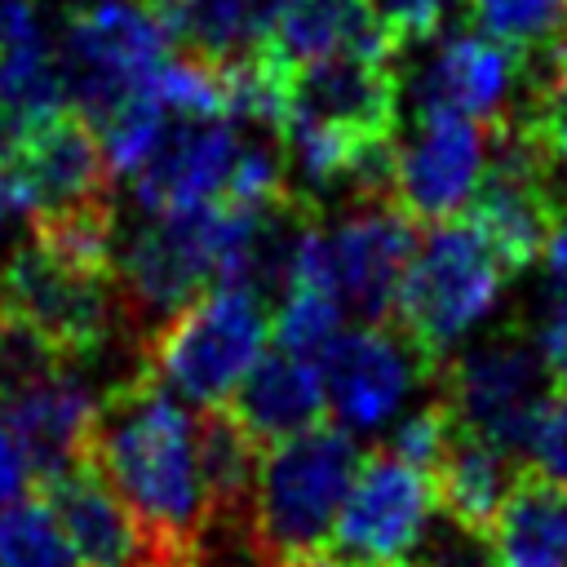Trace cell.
I'll return each instance as SVG.
<instances>
[{
    "instance_id": "obj_7",
    "label": "cell",
    "mask_w": 567,
    "mask_h": 567,
    "mask_svg": "<svg viewBox=\"0 0 567 567\" xmlns=\"http://www.w3.org/2000/svg\"><path fill=\"white\" fill-rule=\"evenodd\" d=\"M266 301L239 284H213L142 354V363L199 408L226 403L266 346Z\"/></svg>"
},
{
    "instance_id": "obj_13",
    "label": "cell",
    "mask_w": 567,
    "mask_h": 567,
    "mask_svg": "<svg viewBox=\"0 0 567 567\" xmlns=\"http://www.w3.org/2000/svg\"><path fill=\"white\" fill-rule=\"evenodd\" d=\"M487 168V124L461 111L416 115L408 133H399L394 159V199L416 221H447L465 213Z\"/></svg>"
},
{
    "instance_id": "obj_35",
    "label": "cell",
    "mask_w": 567,
    "mask_h": 567,
    "mask_svg": "<svg viewBox=\"0 0 567 567\" xmlns=\"http://www.w3.org/2000/svg\"><path fill=\"white\" fill-rule=\"evenodd\" d=\"M545 261H549V275H567V213L554 226V239L545 248Z\"/></svg>"
},
{
    "instance_id": "obj_34",
    "label": "cell",
    "mask_w": 567,
    "mask_h": 567,
    "mask_svg": "<svg viewBox=\"0 0 567 567\" xmlns=\"http://www.w3.org/2000/svg\"><path fill=\"white\" fill-rule=\"evenodd\" d=\"M13 217H22V199H18V186H13L9 168L0 164V230H4Z\"/></svg>"
},
{
    "instance_id": "obj_17",
    "label": "cell",
    "mask_w": 567,
    "mask_h": 567,
    "mask_svg": "<svg viewBox=\"0 0 567 567\" xmlns=\"http://www.w3.org/2000/svg\"><path fill=\"white\" fill-rule=\"evenodd\" d=\"M0 416L9 421L18 443L27 447L35 483H44V478L89 461L97 399H93L89 381L80 377V363L62 368L49 381H40V385L22 390L18 399L0 403Z\"/></svg>"
},
{
    "instance_id": "obj_12",
    "label": "cell",
    "mask_w": 567,
    "mask_h": 567,
    "mask_svg": "<svg viewBox=\"0 0 567 567\" xmlns=\"http://www.w3.org/2000/svg\"><path fill=\"white\" fill-rule=\"evenodd\" d=\"M434 509V478L381 443L359 465V478L337 518L332 549L368 563H403Z\"/></svg>"
},
{
    "instance_id": "obj_25",
    "label": "cell",
    "mask_w": 567,
    "mask_h": 567,
    "mask_svg": "<svg viewBox=\"0 0 567 567\" xmlns=\"http://www.w3.org/2000/svg\"><path fill=\"white\" fill-rule=\"evenodd\" d=\"M465 4L483 35L518 53H536L567 31V0H465Z\"/></svg>"
},
{
    "instance_id": "obj_11",
    "label": "cell",
    "mask_w": 567,
    "mask_h": 567,
    "mask_svg": "<svg viewBox=\"0 0 567 567\" xmlns=\"http://www.w3.org/2000/svg\"><path fill=\"white\" fill-rule=\"evenodd\" d=\"M328 235V275L346 310L363 323H390L403 270L416 252V217L394 199L346 204V213L323 226Z\"/></svg>"
},
{
    "instance_id": "obj_20",
    "label": "cell",
    "mask_w": 567,
    "mask_h": 567,
    "mask_svg": "<svg viewBox=\"0 0 567 567\" xmlns=\"http://www.w3.org/2000/svg\"><path fill=\"white\" fill-rule=\"evenodd\" d=\"M523 465L527 461L509 456L487 434H478V430H470V425H461L452 416V434H447V443H443V452H439V461L430 470L439 509L447 518H456L461 527L487 536V527H492L496 509L505 505L509 487L518 483Z\"/></svg>"
},
{
    "instance_id": "obj_24",
    "label": "cell",
    "mask_w": 567,
    "mask_h": 567,
    "mask_svg": "<svg viewBox=\"0 0 567 567\" xmlns=\"http://www.w3.org/2000/svg\"><path fill=\"white\" fill-rule=\"evenodd\" d=\"M0 567H80L62 523L40 492L0 509Z\"/></svg>"
},
{
    "instance_id": "obj_3",
    "label": "cell",
    "mask_w": 567,
    "mask_h": 567,
    "mask_svg": "<svg viewBox=\"0 0 567 567\" xmlns=\"http://www.w3.org/2000/svg\"><path fill=\"white\" fill-rule=\"evenodd\" d=\"M363 452L350 430L310 425L284 443L261 447L257 487H252V527L261 545L284 563L315 558L332 549L341 505L359 478Z\"/></svg>"
},
{
    "instance_id": "obj_22",
    "label": "cell",
    "mask_w": 567,
    "mask_h": 567,
    "mask_svg": "<svg viewBox=\"0 0 567 567\" xmlns=\"http://www.w3.org/2000/svg\"><path fill=\"white\" fill-rule=\"evenodd\" d=\"M195 421H199V470H204L208 514H252L261 443L230 416L226 403L199 408Z\"/></svg>"
},
{
    "instance_id": "obj_4",
    "label": "cell",
    "mask_w": 567,
    "mask_h": 567,
    "mask_svg": "<svg viewBox=\"0 0 567 567\" xmlns=\"http://www.w3.org/2000/svg\"><path fill=\"white\" fill-rule=\"evenodd\" d=\"M0 301L27 323H35L80 368L111 354L120 341L133 346L115 261H84L31 235L0 266Z\"/></svg>"
},
{
    "instance_id": "obj_1",
    "label": "cell",
    "mask_w": 567,
    "mask_h": 567,
    "mask_svg": "<svg viewBox=\"0 0 567 567\" xmlns=\"http://www.w3.org/2000/svg\"><path fill=\"white\" fill-rule=\"evenodd\" d=\"M89 461L159 536L168 554L182 558L190 549L208 518L199 421L146 363H133V372H124L97 399Z\"/></svg>"
},
{
    "instance_id": "obj_29",
    "label": "cell",
    "mask_w": 567,
    "mask_h": 567,
    "mask_svg": "<svg viewBox=\"0 0 567 567\" xmlns=\"http://www.w3.org/2000/svg\"><path fill=\"white\" fill-rule=\"evenodd\" d=\"M372 9L390 35V49L408 53L416 44H430L443 31L447 0H372Z\"/></svg>"
},
{
    "instance_id": "obj_19",
    "label": "cell",
    "mask_w": 567,
    "mask_h": 567,
    "mask_svg": "<svg viewBox=\"0 0 567 567\" xmlns=\"http://www.w3.org/2000/svg\"><path fill=\"white\" fill-rule=\"evenodd\" d=\"M226 408L261 447H270V443H284V439L319 425L328 399H323L319 368L275 346V350L257 354V363L244 372V381L235 385Z\"/></svg>"
},
{
    "instance_id": "obj_23",
    "label": "cell",
    "mask_w": 567,
    "mask_h": 567,
    "mask_svg": "<svg viewBox=\"0 0 567 567\" xmlns=\"http://www.w3.org/2000/svg\"><path fill=\"white\" fill-rule=\"evenodd\" d=\"M341 315H346V306H341V297L332 288H323L315 279H292L288 292L279 297V315L270 323L275 346L319 368V359L328 354V346L346 332L341 328Z\"/></svg>"
},
{
    "instance_id": "obj_8",
    "label": "cell",
    "mask_w": 567,
    "mask_h": 567,
    "mask_svg": "<svg viewBox=\"0 0 567 567\" xmlns=\"http://www.w3.org/2000/svg\"><path fill=\"white\" fill-rule=\"evenodd\" d=\"M173 35L137 0H106L71 13L62 44H58V71L66 102L89 120L102 124L120 102H128L142 84H151L155 66L173 53Z\"/></svg>"
},
{
    "instance_id": "obj_16",
    "label": "cell",
    "mask_w": 567,
    "mask_h": 567,
    "mask_svg": "<svg viewBox=\"0 0 567 567\" xmlns=\"http://www.w3.org/2000/svg\"><path fill=\"white\" fill-rule=\"evenodd\" d=\"M518 97H523V53L483 31L447 35L412 80L416 115L461 111L483 124H505L514 120Z\"/></svg>"
},
{
    "instance_id": "obj_9",
    "label": "cell",
    "mask_w": 567,
    "mask_h": 567,
    "mask_svg": "<svg viewBox=\"0 0 567 567\" xmlns=\"http://www.w3.org/2000/svg\"><path fill=\"white\" fill-rule=\"evenodd\" d=\"M399 71L394 58L328 53L284 71V120L279 128H306L363 151L399 137Z\"/></svg>"
},
{
    "instance_id": "obj_30",
    "label": "cell",
    "mask_w": 567,
    "mask_h": 567,
    "mask_svg": "<svg viewBox=\"0 0 567 567\" xmlns=\"http://www.w3.org/2000/svg\"><path fill=\"white\" fill-rule=\"evenodd\" d=\"M527 465L540 470L549 483H558L567 492V377L554 385V394H549V403L540 412V425H536Z\"/></svg>"
},
{
    "instance_id": "obj_33",
    "label": "cell",
    "mask_w": 567,
    "mask_h": 567,
    "mask_svg": "<svg viewBox=\"0 0 567 567\" xmlns=\"http://www.w3.org/2000/svg\"><path fill=\"white\" fill-rule=\"evenodd\" d=\"M292 567H403V563H368V558H350V554H337V549H323L315 558H301Z\"/></svg>"
},
{
    "instance_id": "obj_28",
    "label": "cell",
    "mask_w": 567,
    "mask_h": 567,
    "mask_svg": "<svg viewBox=\"0 0 567 567\" xmlns=\"http://www.w3.org/2000/svg\"><path fill=\"white\" fill-rule=\"evenodd\" d=\"M403 567H501V563L483 532H470L439 509L434 523H425L412 554L403 558Z\"/></svg>"
},
{
    "instance_id": "obj_26",
    "label": "cell",
    "mask_w": 567,
    "mask_h": 567,
    "mask_svg": "<svg viewBox=\"0 0 567 567\" xmlns=\"http://www.w3.org/2000/svg\"><path fill=\"white\" fill-rule=\"evenodd\" d=\"M62 368H71V359L35 323H27L0 301V403L18 399L22 390L49 381Z\"/></svg>"
},
{
    "instance_id": "obj_6",
    "label": "cell",
    "mask_w": 567,
    "mask_h": 567,
    "mask_svg": "<svg viewBox=\"0 0 567 567\" xmlns=\"http://www.w3.org/2000/svg\"><path fill=\"white\" fill-rule=\"evenodd\" d=\"M505 275V257L465 213L434 221L416 239L390 323H399L430 359L443 363L447 346L496 306Z\"/></svg>"
},
{
    "instance_id": "obj_31",
    "label": "cell",
    "mask_w": 567,
    "mask_h": 567,
    "mask_svg": "<svg viewBox=\"0 0 567 567\" xmlns=\"http://www.w3.org/2000/svg\"><path fill=\"white\" fill-rule=\"evenodd\" d=\"M31 483H35V474H31L27 447L18 443V434L9 430V421L0 416V509L13 505V501H22V496H31Z\"/></svg>"
},
{
    "instance_id": "obj_14",
    "label": "cell",
    "mask_w": 567,
    "mask_h": 567,
    "mask_svg": "<svg viewBox=\"0 0 567 567\" xmlns=\"http://www.w3.org/2000/svg\"><path fill=\"white\" fill-rule=\"evenodd\" d=\"M35 492L62 523L84 567H182V558L159 545V536L133 514V505L102 478L93 461L35 483Z\"/></svg>"
},
{
    "instance_id": "obj_32",
    "label": "cell",
    "mask_w": 567,
    "mask_h": 567,
    "mask_svg": "<svg viewBox=\"0 0 567 567\" xmlns=\"http://www.w3.org/2000/svg\"><path fill=\"white\" fill-rule=\"evenodd\" d=\"M31 35H40V27H35V0H0V49L22 44Z\"/></svg>"
},
{
    "instance_id": "obj_5",
    "label": "cell",
    "mask_w": 567,
    "mask_h": 567,
    "mask_svg": "<svg viewBox=\"0 0 567 567\" xmlns=\"http://www.w3.org/2000/svg\"><path fill=\"white\" fill-rule=\"evenodd\" d=\"M554 363L536 332L518 319L483 332L470 350L443 359L439 368V399L452 416L478 434H487L509 456L527 461L540 412L554 394Z\"/></svg>"
},
{
    "instance_id": "obj_10",
    "label": "cell",
    "mask_w": 567,
    "mask_h": 567,
    "mask_svg": "<svg viewBox=\"0 0 567 567\" xmlns=\"http://www.w3.org/2000/svg\"><path fill=\"white\" fill-rule=\"evenodd\" d=\"M439 359H430L399 323H368L341 332L319 359V381L328 412L341 430H381L421 385L439 381Z\"/></svg>"
},
{
    "instance_id": "obj_2",
    "label": "cell",
    "mask_w": 567,
    "mask_h": 567,
    "mask_svg": "<svg viewBox=\"0 0 567 567\" xmlns=\"http://www.w3.org/2000/svg\"><path fill=\"white\" fill-rule=\"evenodd\" d=\"M248 204H195L146 213L115 239V284L137 354L213 284L226 279Z\"/></svg>"
},
{
    "instance_id": "obj_36",
    "label": "cell",
    "mask_w": 567,
    "mask_h": 567,
    "mask_svg": "<svg viewBox=\"0 0 567 567\" xmlns=\"http://www.w3.org/2000/svg\"><path fill=\"white\" fill-rule=\"evenodd\" d=\"M549 159H554V173H558V190H563V199H567V146L554 151Z\"/></svg>"
},
{
    "instance_id": "obj_18",
    "label": "cell",
    "mask_w": 567,
    "mask_h": 567,
    "mask_svg": "<svg viewBox=\"0 0 567 567\" xmlns=\"http://www.w3.org/2000/svg\"><path fill=\"white\" fill-rule=\"evenodd\" d=\"M257 53L284 71L297 62L328 58V53L399 58L390 49V35L372 0H279Z\"/></svg>"
},
{
    "instance_id": "obj_15",
    "label": "cell",
    "mask_w": 567,
    "mask_h": 567,
    "mask_svg": "<svg viewBox=\"0 0 567 567\" xmlns=\"http://www.w3.org/2000/svg\"><path fill=\"white\" fill-rule=\"evenodd\" d=\"M244 151L235 120L213 115H168L159 142L133 173V195L142 213H177L195 204H221Z\"/></svg>"
},
{
    "instance_id": "obj_27",
    "label": "cell",
    "mask_w": 567,
    "mask_h": 567,
    "mask_svg": "<svg viewBox=\"0 0 567 567\" xmlns=\"http://www.w3.org/2000/svg\"><path fill=\"white\" fill-rule=\"evenodd\" d=\"M182 567H284L257 536L252 514H208Z\"/></svg>"
},
{
    "instance_id": "obj_21",
    "label": "cell",
    "mask_w": 567,
    "mask_h": 567,
    "mask_svg": "<svg viewBox=\"0 0 567 567\" xmlns=\"http://www.w3.org/2000/svg\"><path fill=\"white\" fill-rule=\"evenodd\" d=\"M501 567H567V492L523 465L487 527Z\"/></svg>"
},
{
    "instance_id": "obj_37",
    "label": "cell",
    "mask_w": 567,
    "mask_h": 567,
    "mask_svg": "<svg viewBox=\"0 0 567 567\" xmlns=\"http://www.w3.org/2000/svg\"><path fill=\"white\" fill-rule=\"evenodd\" d=\"M75 4H80V9H89V4H106V0H75Z\"/></svg>"
}]
</instances>
